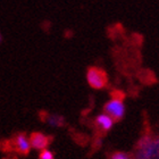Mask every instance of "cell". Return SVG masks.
Masks as SVG:
<instances>
[{"label": "cell", "instance_id": "3", "mask_svg": "<svg viewBox=\"0 0 159 159\" xmlns=\"http://www.w3.org/2000/svg\"><path fill=\"white\" fill-rule=\"evenodd\" d=\"M2 149L13 150V151H16V152L25 156V155H27V153L30 152V149H31L30 140L27 139L26 135L24 133H20V134L15 136L13 140L5 141Z\"/></svg>", "mask_w": 159, "mask_h": 159}, {"label": "cell", "instance_id": "2", "mask_svg": "<svg viewBox=\"0 0 159 159\" xmlns=\"http://www.w3.org/2000/svg\"><path fill=\"white\" fill-rule=\"evenodd\" d=\"M86 80L92 89H103L108 84V75L102 68L97 66H91L86 72Z\"/></svg>", "mask_w": 159, "mask_h": 159}, {"label": "cell", "instance_id": "4", "mask_svg": "<svg viewBox=\"0 0 159 159\" xmlns=\"http://www.w3.org/2000/svg\"><path fill=\"white\" fill-rule=\"evenodd\" d=\"M103 109H105V113L111 117L113 120L115 122L120 120L124 116V105H123L122 98H117V97L113 98L105 105Z\"/></svg>", "mask_w": 159, "mask_h": 159}, {"label": "cell", "instance_id": "5", "mask_svg": "<svg viewBox=\"0 0 159 159\" xmlns=\"http://www.w3.org/2000/svg\"><path fill=\"white\" fill-rule=\"evenodd\" d=\"M30 144L32 148L38 150L46 149L49 146L50 141L52 140L51 136H47L41 132H33L30 136Z\"/></svg>", "mask_w": 159, "mask_h": 159}, {"label": "cell", "instance_id": "9", "mask_svg": "<svg viewBox=\"0 0 159 159\" xmlns=\"http://www.w3.org/2000/svg\"><path fill=\"white\" fill-rule=\"evenodd\" d=\"M110 159H129V158L124 152H115L113 153V156L110 157Z\"/></svg>", "mask_w": 159, "mask_h": 159}, {"label": "cell", "instance_id": "10", "mask_svg": "<svg viewBox=\"0 0 159 159\" xmlns=\"http://www.w3.org/2000/svg\"><path fill=\"white\" fill-rule=\"evenodd\" d=\"M1 41H2V35L0 34V42H1Z\"/></svg>", "mask_w": 159, "mask_h": 159}, {"label": "cell", "instance_id": "1", "mask_svg": "<svg viewBox=\"0 0 159 159\" xmlns=\"http://www.w3.org/2000/svg\"><path fill=\"white\" fill-rule=\"evenodd\" d=\"M135 159H159V138L143 135L136 144Z\"/></svg>", "mask_w": 159, "mask_h": 159}, {"label": "cell", "instance_id": "8", "mask_svg": "<svg viewBox=\"0 0 159 159\" xmlns=\"http://www.w3.org/2000/svg\"><path fill=\"white\" fill-rule=\"evenodd\" d=\"M39 159H53V155L49 150L43 149V150H41V152H40Z\"/></svg>", "mask_w": 159, "mask_h": 159}, {"label": "cell", "instance_id": "7", "mask_svg": "<svg viewBox=\"0 0 159 159\" xmlns=\"http://www.w3.org/2000/svg\"><path fill=\"white\" fill-rule=\"evenodd\" d=\"M47 122L52 126H63L64 118L61 116H58V115H50L47 118Z\"/></svg>", "mask_w": 159, "mask_h": 159}, {"label": "cell", "instance_id": "6", "mask_svg": "<svg viewBox=\"0 0 159 159\" xmlns=\"http://www.w3.org/2000/svg\"><path fill=\"white\" fill-rule=\"evenodd\" d=\"M113 119L111 117L108 116L107 114H102V115H100V116L97 117L96 119V124L99 126L100 129L107 132V131H109L111 129V126H113Z\"/></svg>", "mask_w": 159, "mask_h": 159}]
</instances>
